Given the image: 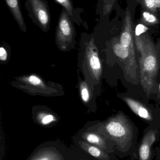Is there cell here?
<instances>
[{"label":"cell","instance_id":"obj_1","mask_svg":"<svg viewBox=\"0 0 160 160\" xmlns=\"http://www.w3.org/2000/svg\"><path fill=\"white\" fill-rule=\"evenodd\" d=\"M116 144V156L120 158L138 160V129L132 120L120 112L103 122L86 126Z\"/></svg>","mask_w":160,"mask_h":160},{"label":"cell","instance_id":"obj_2","mask_svg":"<svg viewBox=\"0 0 160 160\" xmlns=\"http://www.w3.org/2000/svg\"><path fill=\"white\" fill-rule=\"evenodd\" d=\"M140 70V84L146 99L156 101L157 79L160 72V42L154 44L140 38L135 43Z\"/></svg>","mask_w":160,"mask_h":160},{"label":"cell","instance_id":"obj_3","mask_svg":"<svg viewBox=\"0 0 160 160\" xmlns=\"http://www.w3.org/2000/svg\"><path fill=\"white\" fill-rule=\"evenodd\" d=\"M26 160H79L73 144L67 146L59 140L47 141L37 147Z\"/></svg>","mask_w":160,"mask_h":160},{"label":"cell","instance_id":"obj_4","mask_svg":"<svg viewBox=\"0 0 160 160\" xmlns=\"http://www.w3.org/2000/svg\"><path fill=\"white\" fill-rule=\"evenodd\" d=\"M117 97L148 126L160 128V107L159 104H150L147 101L140 99L128 92L119 93Z\"/></svg>","mask_w":160,"mask_h":160},{"label":"cell","instance_id":"obj_5","mask_svg":"<svg viewBox=\"0 0 160 160\" xmlns=\"http://www.w3.org/2000/svg\"><path fill=\"white\" fill-rule=\"evenodd\" d=\"M25 7L33 22L43 32L50 29L51 14L46 0H25Z\"/></svg>","mask_w":160,"mask_h":160},{"label":"cell","instance_id":"obj_6","mask_svg":"<svg viewBox=\"0 0 160 160\" xmlns=\"http://www.w3.org/2000/svg\"><path fill=\"white\" fill-rule=\"evenodd\" d=\"M160 128L148 126L144 131L142 140L138 144V160H152L155 157L154 144L160 139Z\"/></svg>","mask_w":160,"mask_h":160},{"label":"cell","instance_id":"obj_7","mask_svg":"<svg viewBox=\"0 0 160 160\" xmlns=\"http://www.w3.org/2000/svg\"><path fill=\"white\" fill-rule=\"evenodd\" d=\"M73 22L66 10L63 8L56 29V41L61 46L68 45L74 41L76 31Z\"/></svg>","mask_w":160,"mask_h":160},{"label":"cell","instance_id":"obj_8","mask_svg":"<svg viewBox=\"0 0 160 160\" xmlns=\"http://www.w3.org/2000/svg\"><path fill=\"white\" fill-rule=\"evenodd\" d=\"M75 136L88 143L97 147L107 153L114 154L115 153L116 144L114 142L95 131L89 128L87 126L79 131Z\"/></svg>","mask_w":160,"mask_h":160},{"label":"cell","instance_id":"obj_9","mask_svg":"<svg viewBox=\"0 0 160 160\" xmlns=\"http://www.w3.org/2000/svg\"><path fill=\"white\" fill-rule=\"evenodd\" d=\"M72 144L92 158L98 160H115L118 157L115 154L107 153L95 146L88 143L75 136L72 138Z\"/></svg>","mask_w":160,"mask_h":160},{"label":"cell","instance_id":"obj_10","mask_svg":"<svg viewBox=\"0 0 160 160\" xmlns=\"http://www.w3.org/2000/svg\"><path fill=\"white\" fill-rule=\"evenodd\" d=\"M86 55V62L95 79L99 81L102 74V65L98 53L93 40H91L88 47Z\"/></svg>","mask_w":160,"mask_h":160},{"label":"cell","instance_id":"obj_11","mask_svg":"<svg viewBox=\"0 0 160 160\" xmlns=\"http://www.w3.org/2000/svg\"><path fill=\"white\" fill-rule=\"evenodd\" d=\"M8 9L19 27L23 32H26V26L20 8L19 0H4Z\"/></svg>","mask_w":160,"mask_h":160},{"label":"cell","instance_id":"obj_12","mask_svg":"<svg viewBox=\"0 0 160 160\" xmlns=\"http://www.w3.org/2000/svg\"><path fill=\"white\" fill-rule=\"evenodd\" d=\"M119 42L123 47L128 50L133 62L136 64L139 65L135 43L131 33L128 31L123 32L120 36Z\"/></svg>","mask_w":160,"mask_h":160},{"label":"cell","instance_id":"obj_13","mask_svg":"<svg viewBox=\"0 0 160 160\" xmlns=\"http://www.w3.org/2000/svg\"><path fill=\"white\" fill-rule=\"evenodd\" d=\"M54 2L59 4L65 8L68 13L70 17L73 22L80 25L82 22L80 17V8H74L72 0H54Z\"/></svg>","mask_w":160,"mask_h":160},{"label":"cell","instance_id":"obj_14","mask_svg":"<svg viewBox=\"0 0 160 160\" xmlns=\"http://www.w3.org/2000/svg\"><path fill=\"white\" fill-rule=\"evenodd\" d=\"M55 121V118L53 115L46 114L40 115L38 118V121L43 126H48Z\"/></svg>","mask_w":160,"mask_h":160},{"label":"cell","instance_id":"obj_15","mask_svg":"<svg viewBox=\"0 0 160 160\" xmlns=\"http://www.w3.org/2000/svg\"><path fill=\"white\" fill-rule=\"evenodd\" d=\"M80 94L82 99L84 102H87L90 99V93L87 87L82 85L80 88Z\"/></svg>","mask_w":160,"mask_h":160},{"label":"cell","instance_id":"obj_16","mask_svg":"<svg viewBox=\"0 0 160 160\" xmlns=\"http://www.w3.org/2000/svg\"><path fill=\"white\" fill-rule=\"evenodd\" d=\"M75 148H76V151H77V153H78L79 160H98L94 158H92V157H90V156H88V155L85 154L84 152L78 149L75 146ZM115 160H118V159H117Z\"/></svg>","mask_w":160,"mask_h":160},{"label":"cell","instance_id":"obj_17","mask_svg":"<svg viewBox=\"0 0 160 160\" xmlns=\"http://www.w3.org/2000/svg\"><path fill=\"white\" fill-rule=\"evenodd\" d=\"M28 81L30 83L32 84L33 85H40L42 84L41 80L39 78L34 76V75L30 76L28 78Z\"/></svg>","mask_w":160,"mask_h":160},{"label":"cell","instance_id":"obj_18","mask_svg":"<svg viewBox=\"0 0 160 160\" xmlns=\"http://www.w3.org/2000/svg\"><path fill=\"white\" fill-rule=\"evenodd\" d=\"M148 28L142 24H139L135 28V34L136 36H140L144 33L146 32Z\"/></svg>","mask_w":160,"mask_h":160},{"label":"cell","instance_id":"obj_19","mask_svg":"<svg viewBox=\"0 0 160 160\" xmlns=\"http://www.w3.org/2000/svg\"><path fill=\"white\" fill-rule=\"evenodd\" d=\"M156 103L160 105V72L157 79V93H156Z\"/></svg>","mask_w":160,"mask_h":160},{"label":"cell","instance_id":"obj_20","mask_svg":"<svg viewBox=\"0 0 160 160\" xmlns=\"http://www.w3.org/2000/svg\"><path fill=\"white\" fill-rule=\"evenodd\" d=\"M143 17L147 21L150 22V23L155 22L157 20V19H156L155 16H153V15H151L148 12H144L143 13Z\"/></svg>","mask_w":160,"mask_h":160},{"label":"cell","instance_id":"obj_21","mask_svg":"<svg viewBox=\"0 0 160 160\" xmlns=\"http://www.w3.org/2000/svg\"><path fill=\"white\" fill-rule=\"evenodd\" d=\"M7 52L4 48H0V59L2 61H5L7 59Z\"/></svg>","mask_w":160,"mask_h":160},{"label":"cell","instance_id":"obj_22","mask_svg":"<svg viewBox=\"0 0 160 160\" xmlns=\"http://www.w3.org/2000/svg\"><path fill=\"white\" fill-rule=\"evenodd\" d=\"M145 3L147 6L148 8H152L154 7L155 3H156L155 0H145Z\"/></svg>","mask_w":160,"mask_h":160},{"label":"cell","instance_id":"obj_23","mask_svg":"<svg viewBox=\"0 0 160 160\" xmlns=\"http://www.w3.org/2000/svg\"><path fill=\"white\" fill-rule=\"evenodd\" d=\"M155 157L156 158V160H160V145L159 146L156 148L155 149Z\"/></svg>","mask_w":160,"mask_h":160},{"label":"cell","instance_id":"obj_24","mask_svg":"<svg viewBox=\"0 0 160 160\" xmlns=\"http://www.w3.org/2000/svg\"><path fill=\"white\" fill-rule=\"evenodd\" d=\"M155 1L157 3H160V0H155Z\"/></svg>","mask_w":160,"mask_h":160}]
</instances>
